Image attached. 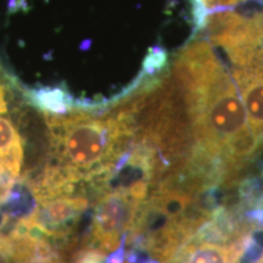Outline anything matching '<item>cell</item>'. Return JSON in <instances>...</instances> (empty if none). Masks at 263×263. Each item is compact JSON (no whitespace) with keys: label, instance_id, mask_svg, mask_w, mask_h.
<instances>
[{"label":"cell","instance_id":"6da1fadb","mask_svg":"<svg viewBox=\"0 0 263 263\" xmlns=\"http://www.w3.org/2000/svg\"><path fill=\"white\" fill-rule=\"evenodd\" d=\"M147 196L133 189H112L95 197L93 219L84 246L106 252L118 248L134 221L141 201Z\"/></svg>","mask_w":263,"mask_h":263},{"label":"cell","instance_id":"277c9868","mask_svg":"<svg viewBox=\"0 0 263 263\" xmlns=\"http://www.w3.org/2000/svg\"><path fill=\"white\" fill-rule=\"evenodd\" d=\"M167 64V57L166 52L161 49H154L150 51L149 57L146 58L145 62H144V70H145L146 74H154L161 68L164 67Z\"/></svg>","mask_w":263,"mask_h":263},{"label":"cell","instance_id":"5b68a950","mask_svg":"<svg viewBox=\"0 0 263 263\" xmlns=\"http://www.w3.org/2000/svg\"><path fill=\"white\" fill-rule=\"evenodd\" d=\"M126 235L122 236L120 245L115 250L112 254H110L105 259V263H124L126 259Z\"/></svg>","mask_w":263,"mask_h":263},{"label":"cell","instance_id":"7a4b0ae2","mask_svg":"<svg viewBox=\"0 0 263 263\" xmlns=\"http://www.w3.org/2000/svg\"><path fill=\"white\" fill-rule=\"evenodd\" d=\"M233 76L245 106L249 126L263 147V45L241 66L235 67Z\"/></svg>","mask_w":263,"mask_h":263},{"label":"cell","instance_id":"52a82bcc","mask_svg":"<svg viewBox=\"0 0 263 263\" xmlns=\"http://www.w3.org/2000/svg\"><path fill=\"white\" fill-rule=\"evenodd\" d=\"M2 62H3V61H2V60H0V64H2Z\"/></svg>","mask_w":263,"mask_h":263},{"label":"cell","instance_id":"8992f818","mask_svg":"<svg viewBox=\"0 0 263 263\" xmlns=\"http://www.w3.org/2000/svg\"><path fill=\"white\" fill-rule=\"evenodd\" d=\"M146 263H162V262L157 261V259H155V258H150V259H149V261H147Z\"/></svg>","mask_w":263,"mask_h":263},{"label":"cell","instance_id":"3957f363","mask_svg":"<svg viewBox=\"0 0 263 263\" xmlns=\"http://www.w3.org/2000/svg\"><path fill=\"white\" fill-rule=\"evenodd\" d=\"M246 235L239 236L227 245L189 240L180 246L168 263H239Z\"/></svg>","mask_w":263,"mask_h":263},{"label":"cell","instance_id":"ba28073f","mask_svg":"<svg viewBox=\"0 0 263 263\" xmlns=\"http://www.w3.org/2000/svg\"><path fill=\"white\" fill-rule=\"evenodd\" d=\"M261 263H263V259H262V262H261Z\"/></svg>","mask_w":263,"mask_h":263}]
</instances>
